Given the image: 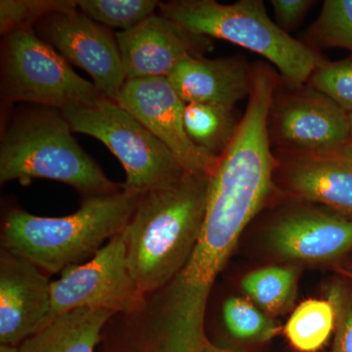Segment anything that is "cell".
<instances>
[{"instance_id":"6da1fadb","label":"cell","mask_w":352,"mask_h":352,"mask_svg":"<svg viewBox=\"0 0 352 352\" xmlns=\"http://www.w3.org/2000/svg\"><path fill=\"white\" fill-rule=\"evenodd\" d=\"M210 176L186 173L139 199L124 235L129 273L144 295L170 283L188 263L205 217Z\"/></svg>"},{"instance_id":"7a4b0ae2","label":"cell","mask_w":352,"mask_h":352,"mask_svg":"<svg viewBox=\"0 0 352 352\" xmlns=\"http://www.w3.org/2000/svg\"><path fill=\"white\" fill-rule=\"evenodd\" d=\"M141 195L122 189L85 198L76 212L63 217H41L13 208L2 226L1 249L51 274L61 273L91 258L106 240L122 232Z\"/></svg>"},{"instance_id":"3957f363","label":"cell","mask_w":352,"mask_h":352,"mask_svg":"<svg viewBox=\"0 0 352 352\" xmlns=\"http://www.w3.org/2000/svg\"><path fill=\"white\" fill-rule=\"evenodd\" d=\"M36 178L69 185L83 199L122 190L78 144L61 111L41 106L14 115L0 142V182Z\"/></svg>"},{"instance_id":"277c9868","label":"cell","mask_w":352,"mask_h":352,"mask_svg":"<svg viewBox=\"0 0 352 352\" xmlns=\"http://www.w3.org/2000/svg\"><path fill=\"white\" fill-rule=\"evenodd\" d=\"M159 10L197 34L222 39L261 55L276 67L291 87L307 85L324 61L317 50L292 38L273 22L261 0L222 4L214 0L160 2Z\"/></svg>"},{"instance_id":"5b68a950","label":"cell","mask_w":352,"mask_h":352,"mask_svg":"<svg viewBox=\"0 0 352 352\" xmlns=\"http://www.w3.org/2000/svg\"><path fill=\"white\" fill-rule=\"evenodd\" d=\"M73 132L100 140L117 157L126 173L122 189L143 194L170 186L185 173L168 147L117 102L102 98L64 109Z\"/></svg>"},{"instance_id":"8992f818","label":"cell","mask_w":352,"mask_h":352,"mask_svg":"<svg viewBox=\"0 0 352 352\" xmlns=\"http://www.w3.org/2000/svg\"><path fill=\"white\" fill-rule=\"evenodd\" d=\"M1 94L8 103L27 102L60 111L105 98L32 29L4 36Z\"/></svg>"},{"instance_id":"52a82bcc","label":"cell","mask_w":352,"mask_h":352,"mask_svg":"<svg viewBox=\"0 0 352 352\" xmlns=\"http://www.w3.org/2000/svg\"><path fill=\"white\" fill-rule=\"evenodd\" d=\"M50 294L47 326L60 315L82 308L120 314L142 307L146 295L129 273L124 231L109 240L87 263L62 271L59 279L51 283Z\"/></svg>"},{"instance_id":"ba28073f","label":"cell","mask_w":352,"mask_h":352,"mask_svg":"<svg viewBox=\"0 0 352 352\" xmlns=\"http://www.w3.org/2000/svg\"><path fill=\"white\" fill-rule=\"evenodd\" d=\"M275 90L270 131L282 153L342 154L352 157L349 113L307 85Z\"/></svg>"},{"instance_id":"9c48e42d","label":"cell","mask_w":352,"mask_h":352,"mask_svg":"<svg viewBox=\"0 0 352 352\" xmlns=\"http://www.w3.org/2000/svg\"><path fill=\"white\" fill-rule=\"evenodd\" d=\"M34 32L69 62L85 69L105 98L117 102L126 82L116 34L76 9L51 14Z\"/></svg>"},{"instance_id":"30bf717a","label":"cell","mask_w":352,"mask_h":352,"mask_svg":"<svg viewBox=\"0 0 352 352\" xmlns=\"http://www.w3.org/2000/svg\"><path fill=\"white\" fill-rule=\"evenodd\" d=\"M117 103L136 118L170 151L184 170L212 175L219 159L197 147L184 126L186 104L168 78L126 80Z\"/></svg>"},{"instance_id":"8fae6325","label":"cell","mask_w":352,"mask_h":352,"mask_svg":"<svg viewBox=\"0 0 352 352\" xmlns=\"http://www.w3.org/2000/svg\"><path fill=\"white\" fill-rule=\"evenodd\" d=\"M207 340L176 315L162 288L135 311L113 315L102 333V352H201Z\"/></svg>"},{"instance_id":"7c38bea8","label":"cell","mask_w":352,"mask_h":352,"mask_svg":"<svg viewBox=\"0 0 352 352\" xmlns=\"http://www.w3.org/2000/svg\"><path fill=\"white\" fill-rule=\"evenodd\" d=\"M126 80L168 78L184 60L204 57L212 38L154 15L126 32H116Z\"/></svg>"},{"instance_id":"4fadbf2b","label":"cell","mask_w":352,"mask_h":352,"mask_svg":"<svg viewBox=\"0 0 352 352\" xmlns=\"http://www.w3.org/2000/svg\"><path fill=\"white\" fill-rule=\"evenodd\" d=\"M50 282L36 264L0 251V344L18 346L48 324Z\"/></svg>"},{"instance_id":"5bb4252c","label":"cell","mask_w":352,"mask_h":352,"mask_svg":"<svg viewBox=\"0 0 352 352\" xmlns=\"http://www.w3.org/2000/svg\"><path fill=\"white\" fill-rule=\"evenodd\" d=\"M270 242L286 258L328 261L352 249V220L340 214L296 210L273 224Z\"/></svg>"},{"instance_id":"9a60e30c","label":"cell","mask_w":352,"mask_h":352,"mask_svg":"<svg viewBox=\"0 0 352 352\" xmlns=\"http://www.w3.org/2000/svg\"><path fill=\"white\" fill-rule=\"evenodd\" d=\"M252 68L241 57H191L168 76L171 87L185 104L208 103L233 107L249 97Z\"/></svg>"},{"instance_id":"2e32d148","label":"cell","mask_w":352,"mask_h":352,"mask_svg":"<svg viewBox=\"0 0 352 352\" xmlns=\"http://www.w3.org/2000/svg\"><path fill=\"white\" fill-rule=\"evenodd\" d=\"M286 180L296 196L352 217V157L342 154H292Z\"/></svg>"},{"instance_id":"e0dca14e","label":"cell","mask_w":352,"mask_h":352,"mask_svg":"<svg viewBox=\"0 0 352 352\" xmlns=\"http://www.w3.org/2000/svg\"><path fill=\"white\" fill-rule=\"evenodd\" d=\"M107 310L76 309L60 315L50 325L28 338L20 352H95L113 316Z\"/></svg>"},{"instance_id":"ac0fdd59","label":"cell","mask_w":352,"mask_h":352,"mask_svg":"<svg viewBox=\"0 0 352 352\" xmlns=\"http://www.w3.org/2000/svg\"><path fill=\"white\" fill-rule=\"evenodd\" d=\"M239 124L233 107L208 103L185 105L184 126L189 138L197 147L217 159L232 143Z\"/></svg>"},{"instance_id":"d6986e66","label":"cell","mask_w":352,"mask_h":352,"mask_svg":"<svg viewBox=\"0 0 352 352\" xmlns=\"http://www.w3.org/2000/svg\"><path fill=\"white\" fill-rule=\"evenodd\" d=\"M337 314L330 300H308L298 305L285 327L289 342L302 352L320 349L336 329Z\"/></svg>"},{"instance_id":"ffe728a7","label":"cell","mask_w":352,"mask_h":352,"mask_svg":"<svg viewBox=\"0 0 352 352\" xmlns=\"http://www.w3.org/2000/svg\"><path fill=\"white\" fill-rule=\"evenodd\" d=\"M243 289L268 314H283L296 296V272L294 268L271 267L254 271L244 278Z\"/></svg>"},{"instance_id":"44dd1931","label":"cell","mask_w":352,"mask_h":352,"mask_svg":"<svg viewBox=\"0 0 352 352\" xmlns=\"http://www.w3.org/2000/svg\"><path fill=\"white\" fill-rule=\"evenodd\" d=\"M303 43L317 48L340 47L352 51V0H326L320 15L310 25Z\"/></svg>"},{"instance_id":"7402d4cb","label":"cell","mask_w":352,"mask_h":352,"mask_svg":"<svg viewBox=\"0 0 352 352\" xmlns=\"http://www.w3.org/2000/svg\"><path fill=\"white\" fill-rule=\"evenodd\" d=\"M160 2L155 0H80L78 10L108 29L129 31L156 15Z\"/></svg>"},{"instance_id":"603a6c76","label":"cell","mask_w":352,"mask_h":352,"mask_svg":"<svg viewBox=\"0 0 352 352\" xmlns=\"http://www.w3.org/2000/svg\"><path fill=\"white\" fill-rule=\"evenodd\" d=\"M78 9L76 0H1L0 34L34 30L44 18L56 12Z\"/></svg>"},{"instance_id":"cb8c5ba5","label":"cell","mask_w":352,"mask_h":352,"mask_svg":"<svg viewBox=\"0 0 352 352\" xmlns=\"http://www.w3.org/2000/svg\"><path fill=\"white\" fill-rule=\"evenodd\" d=\"M223 317L229 332L239 340L266 342L279 332L274 321L244 298L227 300L223 307Z\"/></svg>"},{"instance_id":"d4e9b609","label":"cell","mask_w":352,"mask_h":352,"mask_svg":"<svg viewBox=\"0 0 352 352\" xmlns=\"http://www.w3.org/2000/svg\"><path fill=\"white\" fill-rule=\"evenodd\" d=\"M307 85L332 99L347 113H352V54L340 61L325 60Z\"/></svg>"},{"instance_id":"484cf974","label":"cell","mask_w":352,"mask_h":352,"mask_svg":"<svg viewBox=\"0 0 352 352\" xmlns=\"http://www.w3.org/2000/svg\"><path fill=\"white\" fill-rule=\"evenodd\" d=\"M329 300L337 314L335 342L331 352H352V302L344 303L340 292L336 289Z\"/></svg>"},{"instance_id":"4316f807","label":"cell","mask_w":352,"mask_h":352,"mask_svg":"<svg viewBox=\"0 0 352 352\" xmlns=\"http://www.w3.org/2000/svg\"><path fill=\"white\" fill-rule=\"evenodd\" d=\"M276 24L289 34L302 23L308 10L314 6L311 0H272Z\"/></svg>"},{"instance_id":"83f0119b","label":"cell","mask_w":352,"mask_h":352,"mask_svg":"<svg viewBox=\"0 0 352 352\" xmlns=\"http://www.w3.org/2000/svg\"><path fill=\"white\" fill-rule=\"evenodd\" d=\"M201 352H236L232 351V349H226V347H220L219 346H215V344H212L210 340H206L205 344H204L203 349H201Z\"/></svg>"},{"instance_id":"f1b7e54d","label":"cell","mask_w":352,"mask_h":352,"mask_svg":"<svg viewBox=\"0 0 352 352\" xmlns=\"http://www.w3.org/2000/svg\"><path fill=\"white\" fill-rule=\"evenodd\" d=\"M0 352H20L19 346H8V344H1V346H0Z\"/></svg>"},{"instance_id":"f546056e","label":"cell","mask_w":352,"mask_h":352,"mask_svg":"<svg viewBox=\"0 0 352 352\" xmlns=\"http://www.w3.org/2000/svg\"><path fill=\"white\" fill-rule=\"evenodd\" d=\"M349 140H351V147L352 150V113H349Z\"/></svg>"},{"instance_id":"4dcf8cb0","label":"cell","mask_w":352,"mask_h":352,"mask_svg":"<svg viewBox=\"0 0 352 352\" xmlns=\"http://www.w3.org/2000/svg\"><path fill=\"white\" fill-rule=\"evenodd\" d=\"M349 276L351 277L352 279V273H349Z\"/></svg>"}]
</instances>
